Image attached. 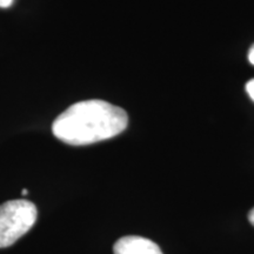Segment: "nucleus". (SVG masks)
<instances>
[{
  "instance_id": "1",
  "label": "nucleus",
  "mask_w": 254,
  "mask_h": 254,
  "mask_svg": "<svg viewBox=\"0 0 254 254\" xmlns=\"http://www.w3.org/2000/svg\"><path fill=\"white\" fill-rule=\"evenodd\" d=\"M128 117L122 107L107 101H79L65 110L52 124L57 139L71 146L95 144L125 131Z\"/></svg>"
},
{
  "instance_id": "2",
  "label": "nucleus",
  "mask_w": 254,
  "mask_h": 254,
  "mask_svg": "<svg viewBox=\"0 0 254 254\" xmlns=\"http://www.w3.org/2000/svg\"><path fill=\"white\" fill-rule=\"evenodd\" d=\"M37 207L28 200H9L0 205V249L12 246L33 227Z\"/></svg>"
},
{
  "instance_id": "3",
  "label": "nucleus",
  "mask_w": 254,
  "mask_h": 254,
  "mask_svg": "<svg viewBox=\"0 0 254 254\" xmlns=\"http://www.w3.org/2000/svg\"><path fill=\"white\" fill-rule=\"evenodd\" d=\"M114 254H163L157 244L138 236L123 237L114 244Z\"/></svg>"
},
{
  "instance_id": "4",
  "label": "nucleus",
  "mask_w": 254,
  "mask_h": 254,
  "mask_svg": "<svg viewBox=\"0 0 254 254\" xmlns=\"http://www.w3.org/2000/svg\"><path fill=\"white\" fill-rule=\"evenodd\" d=\"M246 91L251 97V99L254 101V79H251V80L247 82V84H246Z\"/></svg>"
},
{
  "instance_id": "5",
  "label": "nucleus",
  "mask_w": 254,
  "mask_h": 254,
  "mask_svg": "<svg viewBox=\"0 0 254 254\" xmlns=\"http://www.w3.org/2000/svg\"><path fill=\"white\" fill-rule=\"evenodd\" d=\"M14 0H0V7L1 8H7L11 7L12 4H13Z\"/></svg>"
},
{
  "instance_id": "6",
  "label": "nucleus",
  "mask_w": 254,
  "mask_h": 254,
  "mask_svg": "<svg viewBox=\"0 0 254 254\" xmlns=\"http://www.w3.org/2000/svg\"><path fill=\"white\" fill-rule=\"evenodd\" d=\"M249 60L252 65H254V44L249 51Z\"/></svg>"
},
{
  "instance_id": "7",
  "label": "nucleus",
  "mask_w": 254,
  "mask_h": 254,
  "mask_svg": "<svg viewBox=\"0 0 254 254\" xmlns=\"http://www.w3.org/2000/svg\"><path fill=\"white\" fill-rule=\"evenodd\" d=\"M249 221L254 226V207L251 209L249 213Z\"/></svg>"
},
{
  "instance_id": "8",
  "label": "nucleus",
  "mask_w": 254,
  "mask_h": 254,
  "mask_svg": "<svg viewBox=\"0 0 254 254\" xmlns=\"http://www.w3.org/2000/svg\"><path fill=\"white\" fill-rule=\"evenodd\" d=\"M21 193H23V195H25V194H27L28 190H23V192H21Z\"/></svg>"
}]
</instances>
